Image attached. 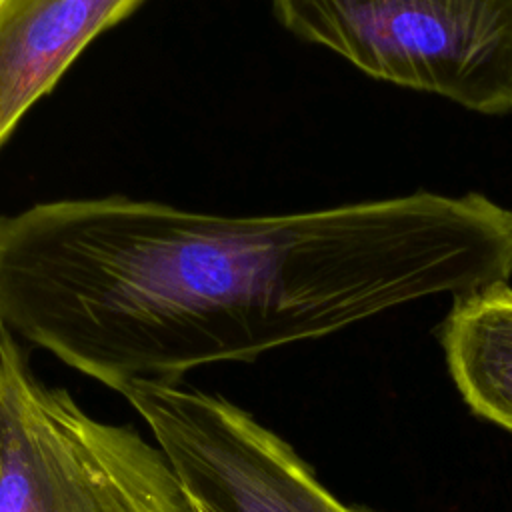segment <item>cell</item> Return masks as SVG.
I'll return each mask as SVG.
<instances>
[{
    "mask_svg": "<svg viewBox=\"0 0 512 512\" xmlns=\"http://www.w3.org/2000/svg\"><path fill=\"white\" fill-rule=\"evenodd\" d=\"M120 394L148 424L184 512H364L320 484L294 448L230 400L176 382Z\"/></svg>",
    "mask_w": 512,
    "mask_h": 512,
    "instance_id": "obj_4",
    "label": "cell"
},
{
    "mask_svg": "<svg viewBox=\"0 0 512 512\" xmlns=\"http://www.w3.org/2000/svg\"><path fill=\"white\" fill-rule=\"evenodd\" d=\"M0 512H184L158 446L44 384L2 326Z\"/></svg>",
    "mask_w": 512,
    "mask_h": 512,
    "instance_id": "obj_2",
    "label": "cell"
},
{
    "mask_svg": "<svg viewBox=\"0 0 512 512\" xmlns=\"http://www.w3.org/2000/svg\"><path fill=\"white\" fill-rule=\"evenodd\" d=\"M510 278L512 208L478 192L272 216L112 194L90 212L74 258L96 346L128 376L158 382Z\"/></svg>",
    "mask_w": 512,
    "mask_h": 512,
    "instance_id": "obj_1",
    "label": "cell"
},
{
    "mask_svg": "<svg viewBox=\"0 0 512 512\" xmlns=\"http://www.w3.org/2000/svg\"><path fill=\"white\" fill-rule=\"evenodd\" d=\"M292 36L370 78L512 112V0H270Z\"/></svg>",
    "mask_w": 512,
    "mask_h": 512,
    "instance_id": "obj_3",
    "label": "cell"
},
{
    "mask_svg": "<svg viewBox=\"0 0 512 512\" xmlns=\"http://www.w3.org/2000/svg\"><path fill=\"white\" fill-rule=\"evenodd\" d=\"M440 340L464 402L512 432V286L494 282L454 296Z\"/></svg>",
    "mask_w": 512,
    "mask_h": 512,
    "instance_id": "obj_6",
    "label": "cell"
},
{
    "mask_svg": "<svg viewBox=\"0 0 512 512\" xmlns=\"http://www.w3.org/2000/svg\"><path fill=\"white\" fill-rule=\"evenodd\" d=\"M144 0H0V148L104 30Z\"/></svg>",
    "mask_w": 512,
    "mask_h": 512,
    "instance_id": "obj_5",
    "label": "cell"
}]
</instances>
